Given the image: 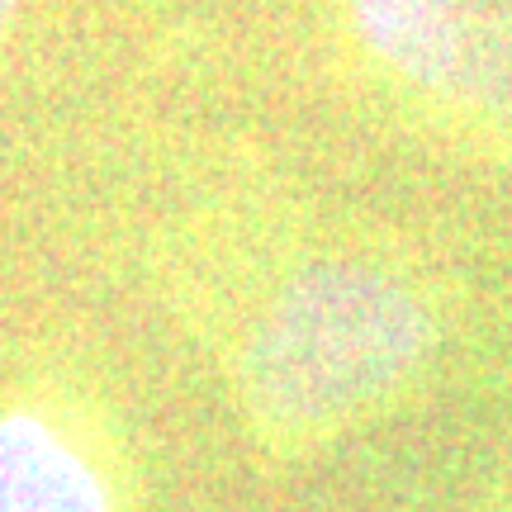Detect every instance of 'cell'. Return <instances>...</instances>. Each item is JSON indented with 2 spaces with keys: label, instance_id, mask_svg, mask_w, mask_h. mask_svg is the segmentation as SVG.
Wrapping results in <instances>:
<instances>
[{
  "label": "cell",
  "instance_id": "cell-1",
  "mask_svg": "<svg viewBox=\"0 0 512 512\" xmlns=\"http://www.w3.org/2000/svg\"><path fill=\"white\" fill-rule=\"evenodd\" d=\"M437 304L389 261L332 256L280 280L233 347V399L271 460H309L384 418L437 356Z\"/></svg>",
  "mask_w": 512,
  "mask_h": 512
},
{
  "label": "cell",
  "instance_id": "cell-2",
  "mask_svg": "<svg viewBox=\"0 0 512 512\" xmlns=\"http://www.w3.org/2000/svg\"><path fill=\"white\" fill-rule=\"evenodd\" d=\"M351 29L408 91L512 124V0H347Z\"/></svg>",
  "mask_w": 512,
  "mask_h": 512
},
{
  "label": "cell",
  "instance_id": "cell-3",
  "mask_svg": "<svg viewBox=\"0 0 512 512\" xmlns=\"http://www.w3.org/2000/svg\"><path fill=\"white\" fill-rule=\"evenodd\" d=\"M0 512H128L119 460L81 408L0 403Z\"/></svg>",
  "mask_w": 512,
  "mask_h": 512
},
{
  "label": "cell",
  "instance_id": "cell-4",
  "mask_svg": "<svg viewBox=\"0 0 512 512\" xmlns=\"http://www.w3.org/2000/svg\"><path fill=\"white\" fill-rule=\"evenodd\" d=\"M15 10H19V0H0V34L10 29V19H15Z\"/></svg>",
  "mask_w": 512,
  "mask_h": 512
}]
</instances>
